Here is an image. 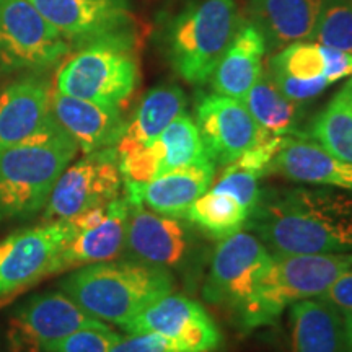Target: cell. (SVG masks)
Masks as SVG:
<instances>
[{
	"mask_svg": "<svg viewBox=\"0 0 352 352\" xmlns=\"http://www.w3.org/2000/svg\"><path fill=\"white\" fill-rule=\"evenodd\" d=\"M121 334L113 331L103 321L83 327L57 344L52 352H109Z\"/></svg>",
	"mask_w": 352,
	"mask_h": 352,
	"instance_id": "32",
	"label": "cell"
},
{
	"mask_svg": "<svg viewBox=\"0 0 352 352\" xmlns=\"http://www.w3.org/2000/svg\"><path fill=\"white\" fill-rule=\"evenodd\" d=\"M215 164L212 160L168 171L142 186H124L129 204L147 206L153 212L182 219L189 206L212 186Z\"/></svg>",
	"mask_w": 352,
	"mask_h": 352,
	"instance_id": "19",
	"label": "cell"
},
{
	"mask_svg": "<svg viewBox=\"0 0 352 352\" xmlns=\"http://www.w3.org/2000/svg\"><path fill=\"white\" fill-rule=\"evenodd\" d=\"M98 321L67 294L46 292L33 297L13 315L8 342L15 352H52L69 334Z\"/></svg>",
	"mask_w": 352,
	"mask_h": 352,
	"instance_id": "11",
	"label": "cell"
},
{
	"mask_svg": "<svg viewBox=\"0 0 352 352\" xmlns=\"http://www.w3.org/2000/svg\"><path fill=\"white\" fill-rule=\"evenodd\" d=\"M351 2H352V0H351Z\"/></svg>",
	"mask_w": 352,
	"mask_h": 352,
	"instance_id": "37",
	"label": "cell"
},
{
	"mask_svg": "<svg viewBox=\"0 0 352 352\" xmlns=\"http://www.w3.org/2000/svg\"><path fill=\"white\" fill-rule=\"evenodd\" d=\"M294 352H347L344 321L336 308L320 298L290 307Z\"/></svg>",
	"mask_w": 352,
	"mask_h": 352,
	"instance_id": "24",
	"label": "cell"
},
{
	"mask_svg": "<svg viewBox=\"0 0 352 352\" xmlns=\"http://www.w3.org/2000/svg\"><path fill=\"white\" fill-rule=\"evenodd\" d=\"M248 217V210L232 195L210 188L189 206L183 219L195 223L210 239L226 240L240 232Z\"/></svg>",
	"mask_w": 352,
	"mask_h": 352,
	"instance_id": "28",
	"label": "cell"
},
{
	"mask_svg": "<svg viewBox=\"0 0 352 352\" xmlns=\"http://www.w3.org/2000/svg\"><path fill=\"white\" fill-rule=\"evenodd\" d=\"M320 300L329 303L336 308L340 315L344 316L352 314V267L342 272L329 287L321 294Z\"/></svg>",
	"mask_w": 352,
	"mask_h": 352,
	"instance_id": "34",
	"label": "cell"
},
{
	"mask_svg": "<svg viewBox=\"0 0 352 352\" xmlns=\"http://www.w3.org/2000/svg\"><path fill=\"white\" fill-rule=\"evenodd\" d=\"M63 36L126 39L131 12L126 0H30Z\"/></svg>",
	"mask_w": 352,
	"mask_h": 352,
	"instance_id": "16",
	"label": "cell"
},
{
	"mask_svg": "<svg viewBox=\"0 0 352 352\" xmlns=\"http://www.w3.org/2000/svg\"><path fill=\"white\" fill-rule=\"evenodd\" d=\"M272 253L254 233L236 232L220 240L210 261L202 296L214 305L233 310L256 283Z\"/></svg>",
	"mask_w": 352,
	"mask_h": 352,
	"instance_id": "12",
	"label": "cell"
},
{
	"mask_svg": "<svg viewBox=\"0 0 352 352\" xmlns=\"http://www.w3.org/2000/svg\"><path fill=\"white\" fill-rule=\"evenodd\" d=\"M270 171L297 183L352 192V164L331 155L316 142L285 138Z\"/></svg>",
	"mask_w": 352,
	"mask_h": 352,
	"instance_id": "20",
	"label": "cell"
},
{
	"mask_svg": "<svg viewBox=\"0 0 352 352\" xmlns=\"http://www.w3.org/2000/svg\"><path fill=\"white\" fill-rule=\"evenodd\" d=\"M321 46L352 54V2L321 0L314 38Z\"/></svg>",
	"mask_w": 352,
	"mask_h": 352,
	"instance_id": "30",
	"label": "cell"
},
{
	"mask_svg": "<svg viewBox=\"0 0 352 352\" xmlns=\"http://www.w3.org/2000/svg\"><path fill=\"white\" fill-rule=\"evenodd\" d=\"M310 135L331 155L352 164V76L316 116Z\"/></svg>",
	"mask_w": 352,
	"mask_h": 352,
	"instance_id": "29",
	"label": "cell"
},
{
	"mask_svg": "<svg viewBox=\"0 0 352 352\" xmlns=\"http://www.w3.org/2000/svg\"><path fill=\"white\" fill-rule=\"evenodd\" d=\"M129 208L126 197H118L108 206L69 219L74 235L57 256L52 274L116 258L126 246Z\"/></svg>",
	"mask_w": 352,
	"mask_h": 352,
	"instance_id": "13",
	"label": "cell"
},
{
	"mask_svg": "<svg viewBox=\"0 0 352 352\" xmlns=\"http://www.w3.org/2000/svg\"><path fill=\"white\" fill-rule=\"evenodd\" d=\"M109 352H176L173 342L155 333H134L120 338Z\"/></svg>",
	"mask_w": 352,
	"mask_h": 352,
	"instance_id": "33",
	"label": "cell"
},
{
	"mask_svg": "<svg viewBox=\"0 0 352 352\" xmlns=\"http://www.w3.org/2000/svg\"><path fill=\"white\" fill-rule=\"evenodd\" d=\"M51 109L57 124L83 153L116 147L127 126L118 107L76 98L57 90L51 94Z\"/></svg>",
	"mask_w": 352,
	"mask_h": 352,
	"instance_id": "17",
	"label": "cell"
},
{
	"mask_svg": "<svg viewBox=\"0 0 352 352\" xmlns=\"http://www.w3.org/2000/svg\"><path fill=\"white\" fill-rule=\"evenodd\" d=\"M51 94L36 78L13 82L0 94V148L25 142L54 124Z\"/></svg>",
	"mask_w": 352,
	"mask_h": 352,
	"instance_id": "18",
	"label": "cell"
},
{
	"mask_svg": "<svg viewBox=\"0 0 352 352\" xmlns=\"http://www.w3.org/2000/svg\"><path fill=\"white\" fill-rule=\"evenodd\" d=\"M267 74L283 94L296 103H303L331 85L327 78V60L318 43L287 44L271 57Z\"/></svg>",
	"mask_w": 352,
	"mask_h": 352,
	"instance_id": "21",
	"label": "cell"
},
{
	"mask_svg": "<svg viewBox=\"0 0 352 352\" xmlns=\"http://www.w3.org/2000/svg\"><path fill=\"white\" fill-rule=\"evenodd\" d=\"M64 36L30 0H0V63L8 69H41L67 54Z\"/></svg>",
	"mask_w": 352,
	"mask_h": 352,
	"instance_id": "8",
	"label": "cell"
},
{
	"mask_svg": "<svg viewBox=\"0 0 352 352\" xmlns=\"http://www.w3.org/2000/svg\"><path fill=\"white\" fill-rule=\"evenodd\" d=\"M152 148L157 157L158 176L210 160L196 121L186 111L153 140Z\"/></svg>",
	"mask_w": 352,
	"mask_h": 352,
	"instance_id": "27",
	"label": "cell"
},
{
	"mask_svg": "<svg viewBox=\"0 0 352 352\" xmlns=\"http://www.w3.org/2000/svg\"><path fill=\"white\" fill-rule=\"evenodd\" d=\"M77 152V144L57 121L25 142L0 148V217L26 219L39 212Z\"/></svg>",
	"mask_w": 352,
	"mask_h": 352,
	"instance_id": "4",
	"label": "cell"
},
{
	"mask_svg": "<svg viewBox=\"0 0 352 352\" xmlns=\"http://www.w3.org/2000/svg\"><path fill=\"white\" fill-rule=\"evenodd\" d=\"M320 7L321 0H252L250 15L266 44L283 47L314 38Z\"/></svg>",
	"mask_w": 352,
	"mask_h": 352,
	"instance_id": "23",
	"label": "cell"
},
{
	"mask_svg": "<svg viewBox=\"0 0 352 352\" xmlns=\"http://www.w3.org/2000/svg\"><path fill=\"white\" fill-rule=\"evenodd\" d=\"M241 23L233 0H201L184 8L171 23L168 39L179 77L192 85L208 82Z\"/></svg>",
	"mask_w": 352,
	"mask_h": 352,
	"instance_id": "5",
	"label": "cell"
},
{
	"mask_svg": "<svg viewBox=\"0 0 352 352\" xmlns=\"http://www.w3.org/2000/svg\"><path fill=\"white\" fill-rule=\"evenodd\" d=\"M261 178L263 175L258 171L232 162V164L226 165L222 175L212 188L232 195L252 214L253 209L256 208L259 197H261V188H259V179Z\"/></svg>",
	"mask_w": 352,
	"mask_h": 352,
	"instance_id": "31",
	"label": "cell"
},
{
	"mask_svg": "<svg viewBox=\"0 0 352 352\" xmlns=\"http://www.w3.org/2000/svg\"><path fill=\"white\" fill-rule=\"evenodd\" d=\"M139 83V64L127 39H100L60 65L56 76L59 94L95 103L124 104Z\"/></svg>",
	"mask_w": 352,
	"mask_h": 352,
	"instance_id": "6",
	"label": "cell"
},
{
	"mask_svg": "<svg viewBox=\"0 0 352 352\" xmlns=\"http://www.w3.org/2000/svg\"><path fill=\"white\" fill-rule=\"evenodd\" d=\"M122 329L127 334H160L173 342L176 352H215L223 342L208 310L192 298L173 292L144 308Z\"/></svg>",
	"mask_w": 352,
	"mask_h": 352,
	"instance_id": "10",
	"label": "cell"
},
{
	"mask_svg": "<svg viewBox=\"0 0 352 352\" xmlns=\"http://www.w3.org/2000/svg\"><path fill=\"white\" fill-rule=\"evenodd\" d=\"M266 46V39L256 26L241 23L210 77L215 94L243 100L264 72L263 57Z\"/></svg>",
	"mask_w": 352,
	"mask_h": 352,
	"instance_id": "22",
	"label": "cell"
},
{
	"mask_svg": "<svg viewBox=\"0 0 352 352\" xmlns=\"http://www.w3.org/2000/svg\"><path fill=\"white\" fill-rule=\"evenodd\" d=\"M186 111V96L178 85H158L152 88L134 118L127 122L124 134L116 145H147L173 122L179 114Z\"/></svg>",
	"mask_w": 352,
	"mask_h": 352,
	"instance_id": "25",
	"label": "cell"
},
{
	"mask_svg": "<svg viewBox=\"0 0 352 352\" xmlns=\"http://www.w3.org/2000/svg\"><path fill=\"white\" fill-rule=\"evenodd\" d=\"M351 267L352 253H272L248 296L232 310L236 323L245 331L272 324L287 307L320 297Z\"/></svg>",
	"mask_w": 352,
	"mask_h": 352,
	"instance_id": "3",
	"label": "cell"
},
{
	"mask_svg": "<svg viewBox=\"0 0 352 352\" xmlns=\"http://www.w3.org/2000/svg\"><path fill=\"white\" fill-rule=\"evenodd\" d=\"M72 235V223L65 219L12 233L0 241V297L52 274L57 256Z\"/></svg>",
	"mask_w": 352,
	"mask_h": 352,
	"instance_id": "9",
	"label": "cell"
},
{
	"mask_svg": "<svg viewBox=\"0 0 352 352\" xmlns=\"http://www.w3.org/2000/svg\"><path fill=\"white\" fill-rule=\"evenodd\" d=\"M245 227L271 253H352V195L323 188L261 192Z\"/></svg>",
	"mask_w": 352,
	"mask_h": 352,
	"instance_id": "1",
	"label": "cell"
},
{
	"mask_svg": "<svg viewBox=\"0 0 352 352\" xmlns=\"http://www.w3.org/2000/svg\"><path fill=\"white\" fill-rule=\"evenodd\" d=\"M342 321H344V336H346L347 352H352V314L344 316Z\"/></svg>",
	"mask_w": 352,
	"mask_h": 352,
	"instance_id": "36",
	"label": "cell"
},
{
	"mask_svg": "<svg viewBox=\"0 0 352 352\" xmlns=\"http://www.w3.org/2000/svg\"><path fill=\"white\" fill-rule=\"evenodd\" d=\"M124 248L135 261L168 270L184 264L192 250V239L178 217L131 204Z\"/></svg>",
	"mask_w": 352,
	"mask_h": 352,
	"instance_id": "15",
	"label": "cell"
},
{
	"mask_svg": "<svg viewBox=\"0 0 352 352\" xmlns=\"http://www.w3.org/2000/svg\"><path fill=\"white\" fill-rule=\"evenodd\" d=\"M124 186L116 147L85 153L57 179L44 206V219L65 220L118 199Z\"/></svg>",
	"mask_w": 352,
	"mask_h": 352,
	"instance_id": "7",
	"label": "cell"
},
{
	"mask_svg": "<svg viewBox=\"0 0 352 352\" xmlns=\"http://www.w3.org/2000/svg\"><path fill=\"white\" fill-rule=\"evenodd\" d=\"M196 124L215 165H228L266 138L243 101L226 95H202L196 103Z\"/></svg>",
	"mask_w": 352,
	"mask_h": 352,
	"instance_id": "14",
	"label": "cell"
},
{
	"mask_svg": "<svg viewBox=\"0 0 352 352\" xmlns=\"http://www.w3.org/2000/svg\"><path fill=\"white\" fill-rule=\"evenodd\" d=\"M60 287L91 318L122 328L144 308L173 292L175 279L165 267L109 259L78 267Z\"/></svg>",
	"mask_w": 352,
	"mask_h": 352,
	"instance_id": "2",
	"label": "cell"
},
{
	"mask_svg": "<svg viewBox=\"0 0 352 352\" xmlns=\"http://www.w3.org/2000/svg\"><path fill=\"white\" fill-rule=\"evenodd\" d=\"M323 51L327 60V78L331 85L352 76V54L327 46H323Z\"/></svg>",
	"mask_w": 352,
	"mask_h": 352,
	"instance_id": "35",
	"label": "cell"
},
{
	"mask_svg": "<svg viewBox=\"0 0 352 352\" xmlns=\"http://www.w3.org/2000/svg\"><path fill=\"white\" fill-rule=\"evenodd\" d=\"M241 101L256 121L259 129L266 134L274 138H287L296 131L298 103L289 100L276 87L267 72L261 74Z\"/></svg>",
	"mask_w": 352,
	"mask_h": 352,
	"instance_id": "26",
	"label": "cell"
}]
</instances>
